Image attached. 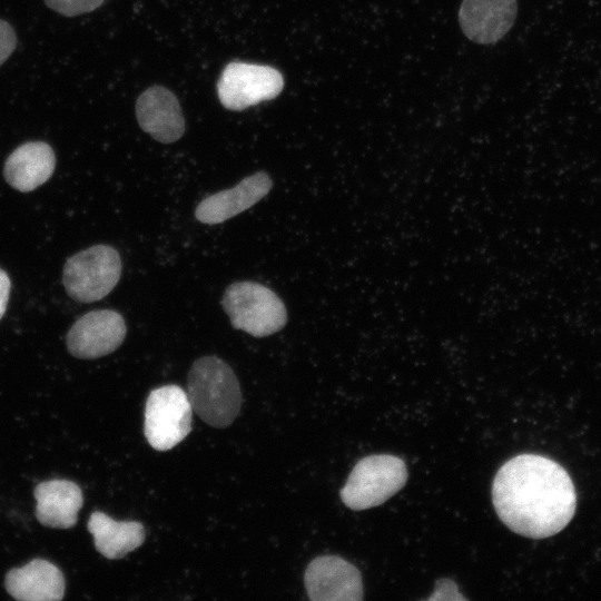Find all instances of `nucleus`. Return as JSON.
I'll return each mask as SVG.
<instances>
[{"label": "nucleus", "mask_w": 601, "mask_h": 601, "mask_svg": "<svg viewBox=\"0 0 601 601\" xmlns=\"http://www.w3.org/2000/svg\"><path fill=\"white\" fill-rule=\"evenodd\" d=\"M494 509L513 532L534 539L560 532L572 519L577 494L568 472L555 461L521 454L497 471L492 487Z\"/></svg>", "instance_id": "1"}, {"label": "nucleus", "mask_w": 601, "mask_h": 601, "mask_svg": "<svg viewBox=\"0 0 601 601\" xmlns=\"http://www.w3.org/2000/svg\"><path fill=\"white\" fill-rule=\"evenodd\" d=\"M187 396L193 411L208 425L223 428L237 417L242 392L231 367L217 356L196 359L188 373Z\"/></svg>", "instance_id": "2"}, {"label": "nucleus", "mask_w": 601, "mask_h": 601, "mask_svg": "<svg viewBox=\"0 0 601 601\" xmlns=\"http://www.w3.org/2000/svg\"><path fill=\"white\" fill-rule=\"evenodd\" d=\"M221 306L234 328L254 337L269 336L287 323L282 299L268 287L256 282L230 284L221 298Z\"/></svg>", "instance_id": "3"}, {"label": "nucleus", "mask_w": 601, "mask_h": 601, "mask_svg": "<svg viewBox=\"0 0 601 601\" xmlns=\"http://www.w3.org/2000/svg\"><path fill=\"white\" fill-rule=\"evenodd\" d=\"M404 461L390 454L361 459L353 467L339 495L352 510H365L384 503L406 483Z\"/></svg>", "instance_id": "4"}, {"label": "nucleus", "mask_w": 601, "mask_h": 601, "mask_svg": "<svg viewBox=\"0 0 601 601\" xmlns=\"http://www.w3.org/2000/svg\"><path fill=\"white\" fill-rule=\"evenodd\" d=\"M121 268V258L114 247L95 245L67 259L62 283L73 300L92 303L114 289L119 282Z\"/></svg>", "instance_id": "5"}, {"label": "nucleus", "mask_w": 601, "mask_h": 601, "mask_svg": "<svg viewBox=\"0 0 601 601\" xmlns=\"http://www.w3.org/2000/svg\"><path fill=\"white\" fill-rule=\"evenodd\" d=\"M193 407L178 385L152 390L145 408L144 433L151 447L167 451L180 443L191 430Z\"/></svg>", "instance_id": "6"}, {"label": "nucleus", "mask_w": 601, "mask_h": 601, "mask_svg": "<svg viewBox=\"0 0 601 601\" xmlns=\"http://www.w3.org/2000/svg\"><path fill=\"white\" fill-rule=\"evenodd\" d=\"M283 88L284 79L278 70L247 62L228 63L217 82L219 100L230 110H244L274 99Z\"/></svg>", "instance_id": "7"}, {"label": "nucleus", "mask_w": 601, "mask_h": 601, "mask_svg": "<svg viewBox=\"0 0 601 601\" xmlns=\"http://www.w3.org/2000/svg\"><path fill=\"white\" fill-rule=\"evenodd\" d=\"M126 332V323L118 312L91 311L69 329L67 348L78 358H98L116 351L124 342Z\"/></svg>", "instance_id": "8"}, {"label": "nucleus", "mask_w": 601, "mask_h": 601, "mask_svg": "<svg viewBox=\"0 0 601 601\" xmlns=\"http://www.w3.org/2000/svg\"><path fill=\"white\" fill-rule=\"evenodd\" d=\"M313 601H357L363 599L362 577L356 566L337 555L317 556L304 574Z\"/></svg>", "instance_id": "9"}, {"label": "nucleus", "mask_w": 601, "mask_h": 601, "mask_svg": "<svg viewBox=\"0 0 601 601\" xmlns=\"http://www.w3.org/2000/svg\"><path fill=\"white\" fill-rule=\"evenodd\" d=\"M272 187L273 181L267 173H255L235 187L204 198L195 209V217L203 224H220L257 204Z\"/></svg>", "instance_id": "10"}, {"label": "nucleus", "mask_w": 601, "mask_h": 601, "mask_svg": "<svg viewBox=\"0 0 601 601\" xmlns=\"http://www.w3.org/2000/svg\"><path fill=\"white\" fill-rule=\"evenodd\" d=\"M516 0H463L459 22L463 33L481 45L501 40L512 28Z\"/></svg>", "instance_id": "11"}, {"label": "nucleus", "mask_w": 601, "mask_h": 601, "mask_svg": "<svg viewBox=\"0 0 601 601\" xmlns=\"http://www.w3.org/2000/svg\"><path fill=\"white\" fill-rule=\"evenodd\" d=\"M136 116L140 128L155 140L171 144L185 132V119L176 96L161 86H152L137 99Z\"/></svg>", "instance_id": "12"}, {"label": "nucleus", "mask_w": 601, "mask_h": 601, "mask_svg": "<svg viewBox=\"0 0 601 601\" xmlns=\"http://www.w3.org/2000/svg\"><path fill=\"white\" fill-rule=\"evenodd\" d=\"M4 584L10 595L22 601H56L65 594L62 572L43 559L10 570Z\"/></svg>", "instance_id": "13"}, {"label": "nucleus", "mask_w": 601, "mask_h": 601, "mask_svg": "<svg viewBox=\"0 0 601 601\" xmlns=\"http://www.w3.org/2000/svg\"><path fill=\"white\" fill-rule=\"evenodd\" d=\"M52 148L43 141H29L16 148L3 167L6 181L14 189L27 193L46 183L55 170Z\"/></svg>", "instance_id": "14"}, {"label": "nucleus", "mask_w": 601, "mask_h": 601, "mask_svg": "<svg viewBox=\"0 0 601 601\" xmlns=\"http://www.w3.org/2000/svg\"><path fill=\"white\" fill-rule=\"evenodd\" d=\"M35 497L38 521L45 526L56 529L73 526L83 502L81 489L67 480L39 483L35 489Z\"/></svg>", "instance_id": "15"}, {"label": "nucleus", "mask_w": 601, "mask_h": 601, "mask_svg": "<svg viewBox=\"0 0 601 601\" xmlns=\"http://www.w3.org/2000/svg\"><path fill=\"white\" fill-rule=\"evenodd\" d=\"M97 551L107 559L116 560L136 550L145 541V528L136 521H116L96 511L88 521Z\"/></svg>", "instance_id": "16"}, {"label": "nucleus", "mask_w": 601, "mask_h": 601, "mask_svg": "<svg viewBox=\"0 0 601 601\" xmlns=\"http://www.w3.org/2000/svg\"><path fill=\"white\" fill-rule=\"evenodd\" d=\"M45 2L58 13L75 17L97 9L104 0H45Z\"/></svg>", "instance_id": "17"}, {"label": "nucleus", "mask_w": 601, "mask_h": 601, "mask_svg": "<svg viewBox=\"0 0 601 601\" xmlns=\"http://www.w3.org/2000/svg\"><path fill=\"white\" fill-rule=\"evenodd\" d=\"M17 46V37L12 27L0 19V66L9 58Z\"/></svg>", "instance_id": "18"}, {"label": "nucleus", "mask_w": 601, "mask_h": 601, "mask_svg": "<svg viewBox=\"0 0 601 601\" xmlns=\"http://www.w3.org/2000/svg\"><path fill=\"white\" fill-rule=\"evenodd\" d=\"M10 278L7 275L4 270L0 268V319L2 318L8 300H9V294H10Z\"/></svg>", "instance_id": "19"}]
</instances>
